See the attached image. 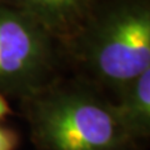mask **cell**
<instances>
[{
  "label": "cell",
  "mask_w": 150,
  "mask_h": 150,
  "mask_svg": "<svg viewBox=\"0 0 150 150\" xmlns=\"http://www.w3.org/2000/svg\"><path fill=\"white\" fill-rule=\"evenodd\" d=\"M16 145V135L13 130L0 128V150H14Z\"/></svg>",
  "instance_id": "6"
},
{
  "label": "cell",
  "mask_w": 150,
  "mask_h": 150,
  "mask_svg": "<svg viewBox=\"0 0 150 150\" xmlns=\"http://www.w3.org/2000/svg\"><path fill=\"white\" fill-rule=\"evenodd\" d=\"M53 35L36 20L0 0V91L33 96L54 68Z\"/></svg>",
  "instance_id": "3"
},
{
  "label": "cell",
  "mask_w": 150,
  "mask_h": 150,
  "mask_svg": "<svg viewBox=\"0 0 150 150\" xmlns=\"http://www.w3.org/2000/svg\"><path fill=\"white\" fill-rule=\"evenodd\" d=\"M8 112H9V105L5 101V99H4V96L0 94V119L4 118Z\"/></svg>",
  "instance_id": "7"
},
{
  "label": "cell",
  "mask_w": 150,
  "mask_h": 150,
  "mask_svg": "<svg viewBox=\"0 0 150 150\" xmlns=\"http://www.w3.org/2000/svg\"><path fill=\"white\" fill-rule=\"evenodd\" d=\"M24 11L51 35L71 34L79 29L98 0H4Z\"/></svg>",
  "instance_id": "4"
},
{
  "label": "cell",
  "mask_w": 150,
  "mask_h": 150,
  "mask_svg": "<svg viewBox=\"0 0 150 150\" xmlns=\"http://www.w3.org/2000/svg\"><path fill=\"white\" fill-rule=\"evenodd\" d=\"M119 101L112 105L120 125L135 140L150 130V69L118 91Z\"/></svg>",
  "instance_id": "5"
},
{
  "label": "cell",
  "mask_w": 150,
  "mask_h": 150,
  "mask_svg": "<svg viewBox=\"0 0 150 150\" xmlns=\"http://www.w3.org/2000/svg\"><path fill=\"white\" fill-rule=\"evenodd\" d=\"M33 133L43 150H126L133 142L111 104L83 89L35 94Z\"/></svg>",
  "instance_id": "2"
},
{
  "label": "cell",
  "mask_w": 150,
  "mask_h": 150,
  "mask_svg": "<svg viewBox=\"0 0 150 150\" xmlns=\"http://www.w3.org/2000/svg\"><path fill=\"white\" fill-rule=\"evenodd\" d=\"M86 69L116 91L150 69L149 0H110L94 8L78 29Z\"/></svg>",
  "instance_id": "1"
}]
</instances>
